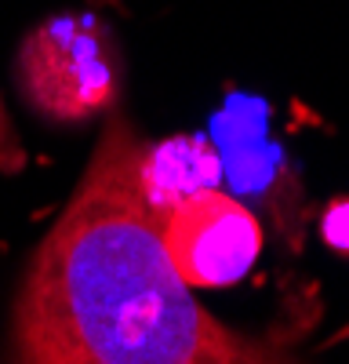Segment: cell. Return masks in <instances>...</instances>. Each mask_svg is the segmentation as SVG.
Instances as JSON below:
<instances>
[{"instance_id":"cell-1","label":"cell","mask_w":349,"mask_h":364,"mask_svg":"<svg viewBox=\"0 0 349 364\" xmlns=\"http://www.w3.org/2000/svg\"><path fill=\"white\" fill-rule=\"evenodd\" d=\"M142 139L109 117L77 193L44 237L11 317V357L33 364L280 360L215 321L171 266L138 182Z\"/></svg>"},{"instance_id":"cell-2","label":"cell","mask_w":349,"mask_h":364,"mask_svg":"<svg viewBox=\"0 0 349 364\" xmlns=\"http://www.w3.org/2000/svg\"><path fill=\"white\" fill-rule=\"evenodd\" d=\"M26 102L55 124H80L109 109L121 91L116 41L92 11L40 22L18 51Z\"/></svg>"},{"instance_id":"cell-3","label":"cell","mask_w":349,"mask_h":364,"mask_svg":"<svg viewBox=\"0 0 349 364\" xmlns=\"http://www.w3.org/2000/svg\"><path fill=\"white\" fill-rule=\"evenodd\" d=\"M171 266L189 288H233L262 255L255 211L222 190H204L160 215Z\"/></svg>"},{"instance_id":"cell-4","label":"cell","mask_w":349,"mask_h":364,"mask_svg":"<svg viewBox=\"0 0 349 364\" xmlns=\"http://www.w3.org/2000/svg\"><path fill=\"white\" fill-rule=\"evenodd\" d=\"M138 182L157 215L204 190L222 186V157L208 135H174L142 146Z\"/></svg>"},{"instance_id":"cell-5","label":"cell","mask_w":349,"mask_h":364,"mask_svg":"<svg viewBox=\"0 0 349 364\" xmlns=\"http://www.w3.org/2000/svg\"><path fill=\"white\" fill-rule=\"evenodd\" d=\"M222 157V182H229L240 197H262L280 175L284 154L270 139H255L237 149H226Z\"/></svg>"},{"instance_id":"cell-6","label":"cell","mask_w":349,"mask_h":364,"mask_svg":"<svg viewBox=\"0 0 349 364\" xmlns=\"http://www.w3.org/2000/svg\"><path fill=\"white\" fill-rule=\"evenodd\" d=\"M266 132H270V106L255 95H229L226 106L211 117V142L218 154L266 139Z\"/></svg>"},{"instance_id":"cell-7","label":"cell","mask_w":349,"mask_h":364,"mask_svg":"<svg viewBox=\"0 0 349 364\" xmlns=\"http://www.w3.org/2000/svg\"><path fill=\"white\" fill-rule=\"evenodd\" d=\"M320 237L324 245L338 255H349V197H338L328 204L324 219H320Z\"/></svg>"},{"instance_id":"cell-8","label":"cell","mask_w":349,"mask_h":364,"mask_svg":"<svg viewBox=\"0 0 349 364\" xmlns=\"http://www.w3.org/2000/svg\"><path fill=\"white\" fill-rule=\"evenodd\" d=\"M15 164H18V142H15V132L8 124L4 102H0V168H15Z\"/></svg>"}]
</instances>
